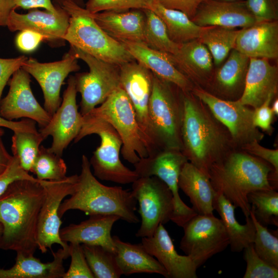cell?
I'll return each instance as SVG.
<instances>
[{"instance_id":"cell-1","label":"cell","mask_w":278,"mask_h":278,"mask_svg":"<svg viewBox=\"0 0 278 278\" xmlns=\"http://www.w3.org/2000/svg\"><path fill=\"white\" fill-rule=\"evenodd\" d=\"M45 188L38 179L18 180L0 197V223L3 228L0 249L25 256L38 249L37 228Z\"/></svg>"},{"instance_id":"cell-2","label":"cell","mask_w":278,"mask_h":278,"mask_svg":"<svg viewBox=\"0 0 278 278\" xmlns=\"http://www.w3.org/2000/svg\"><path fill=\"white\" fill-rule=\"evenodd\" d=\"M182 152L208 177L212 166L237 148L228 129L201 100L192 92L182 91Z\"/></svg>"},{"instance_id":"cell-3","label":"cell","mask_w":278,"mask_h":278,"mask_svg":"<svg viewBox=\"0 0 278 278\" xmlns=\"http://www.w3.org/2000/svg\"><path fill=\"white\" fill-rule=\"evenodd\" d=\"M208 177L216 192L222 194L246 218L250 216L248 196L259 190L275 189L273 167L241 149H235L211 167ZM276 190V189H275Z\"/></svg>"},{"instance_id":"cell-4","label":"cell","mask_w":278,"mask_h":278,"mask_svg":"<svg viewBox=\"0 0 278 278\" xmlns=\"http://www.w3.org/2000/svg\"><path fill=\"white\" fill-rule=\"evenodd\" d=\"M91 168L89 160L83 155L75 190L60 204V217L70 210H76L90 216L115 215L127 222L138 223L139 218L135 213L137 201L132 190L103 185L93 174Z\"/></svg>"},{"instance_id":"cell-5","label":"cell","mask_w":278,"mask_h":278,"mask_svg":"<svg viewBox=\"0 0 278 278\" xmlns=\"http://www.w3.org/2000/svg\"><path fill=\"white\" fill-rule=\"evenodd\" d=\"M183 112L182 91L176 85L153 73L152 89L148 106L153 149L151 155L165 150L182 151Z\"/></svg>"},{"instance_id":"cell-6","label":"cell","mask_w":278,"mask_h":278,"mask_svg":"<svg viewBox=\"0 0 278 278\" xmlns=\"http://www.w3.org/2000/svg\"><path fill=\"white\" fill-rule=\"evenodd\" d=\"M62 7L68 13L69 25L65 41L82 51L106 62L120 65L135 60L123 45L106 32L91 12L71 1Z\"/></svg>"},{"instance_id":"cell-7","label":"cell","mask_w":278,"mask_h":278,"mask_svg":"<svg viewBox=\"0 0 278 278\" xmlns=\"http://www.w3.org/2000/svg\"><path fill=\"white\" fill-rule=\"evenodd\" d=\"M92 134H96L100 138V145L89 161L96 178L120 184L132 183L139 178L134 170L121 162L119 153L122 141L112 126L102 119L83 115L82 127L74 143Z\"/></svg>"},{"instance_id":"cell-8","label":"cell","mask_w":278,"mask_h":278,"mask_svg":"<svg viewBox=\"0 0 278 278\" xmlns=\"http://www.w3.org/2000/svg\"><path fill=\"white\" fill-rule=\"evenodd\" d=\"M86 115L102 119L112 126L122 141L121 154L128 162L133 165L140 158L148 156L134 110L120 85L99 106Z\"/></svg>"},{"instance_id":"cell-9","label":"cell","mask_w":278,"mask_h":278,"mask_svg":"<svg viewBox=\"0 0 278 278\" xmlns=\"http://www.w3.org/2000/svg\"><path fill=\"white\" fill-rule=\"evenodd\" d=\"M78 59L88 66V72L74 77L77 92L81 95L80 112L82 116L103 103L120 85V66L95 58L70 45Z\"/></svg>"},{"instance_id":"cell-10","label":"cell","mask_w":278,"mask_h":278,"mask_svg":"<svg viewBox=\"0 0 278 278\" xmlns=\"http://www.w3.org/2000/svg\"><path fill=\"white\" fill-rule=\"evenodd\" d=\"M132 192L138 203V213L141 218L135 236H152L160 223L171 220L174 203L168 186L155 176L139 177L132 183Z\"/></svg>"},{"instance_id":"cell-11","label":"cell","mask_w":278,"mask_h":278,"mask_svg":"<svg viewBox=\"0 0 278 278\" xmlns=\"http://www.w3.org/2000/svg\"><path fill=\"white\" fill-rule=\"evenodd\" d=\"M180 249L198 268L229 246V239L220 219L213 214H197L182 227Z\"/></svg>"},{"instance_id":"cell-12","label":"cell","mask_w":278,"mask_h":278,"mask_svg":"<svg viewBox=\"0 0 278 278\" xmlns=\"http://www.w3.org/2000/svg\"><path fill=\"white\" fill-rule=\"evenodd\" d=\"M188 161L181 151L165 150L152 155L140 158L133 164L139 177L155 176L168 186L173 198L174 209L171 221L183 227L192 217L198 214L187 206L179 193V178L184 164Z\"/></svg>"},{"instance_id":"cell-13","label":"cell","mask_w":278,"mask_h":278,"mask_svg":"<svg viewBox=\"0 0 278 278\" xmlns=\"http://www.w3.org/2000/svg\"><path fill=\"white\" fill-rule=\"evenodd\" d=\"M192 92L228 129L236 148L240 149L253 141L259 142L264 137V134L253 123V109L239 100L219 98L199 86H195Z\"/></svg>"},{"instance_id":"cell-14","label":"cell","mask_w":278,"mask_h":278,"mask_svg":"<svg viewBox=\"0 0 278 278\" xmlns=\"http://www.w3.org/2000/svg\"><path fill=\"white\" fill-rule=\"evenodd\" d=\"M78 175H74L59 180H41L45 190L38 223L37 246L41 253L51 249L54 244H58L65 250L70 246L60 236L62 224L59 215L60 204L64 198L75 191Z\"/></svg>"},{"instance_id":"cell-15","label":"cell","mask_w":278,"mask_h":278,"mask_svg":"<svg viewBox=\"0 0 278 278\" xmlns=\"http://www.w3.org/2000/svg\"><path fill=\"white\" fill-rule=\"evenodd\" d=\"M77 93L75 77L70 76L60 107L47 125L39 130L44 140L49 136L52 137L51 145L48 149L61 157L82 127L83 116L78 110Z\"/></svg>"},{"instance_id":"cell-16","label":"cell","mask_w":278,"mask_h":278,"mask_svg":"<svg viewBox=\"0 0 278 278\" xmlns=\"http://www.w3.org/2000/svg\"><path fill=\"white\" fill-rule=\"evenodd\" d=\"M78 60L70 48L61 60L42 63L30 57L21 67L38 82L43 94L44 108L51 116L62 102L60 91L64 80L71 73L78 72L80 69Z\"/></svg>"},{"instance_id":"cell-17","label":"cell","mask_w":278,"mask_h":278,"mask_svg":"<svg viewBox=\"0 0 278 278\" xmlns=\"http://www.w3.org/2000/svg\"><path fill=\"white\" fill-rule=\"evenodd\" d=\"M120 66L121 87L128 95L145 141L148 156L153 149L148 121V106L152 92L153 73L136 60Z\"/></svg>"},{"instance_id":"cell-18","label":"cell","mask_w":278,"mask_h":278,"mask_svg":"<svg viewBox=\"0 0 278 278\" xmlns=\"http://www.w3.org/2000/svg\"><path fill=\"white\" fill-rule=\"evenodd\" d=\"M30 81V75L22 68L12 75L8 81V92L1 101L0 116L9 120L30 119L42 128L49 122L51 116L34 96Z\"/></svg>"},{"instance_id":"cell-19","label":"cell","mask_w":278,"mask_h":278,"mask_svg":"<svg viewBox=\"0 0 278 278\" xmlns=\"http://www.w3.org/2000/svg\"><path fill=\"white\" fill-rule=\"evenodd\" d=\"M70 16L66 11L59 7L57 13L37 9H30L25 14L13 10L9 17L7 27L10 31L30 30L45 38L51 47L65 45L64 37L69 25Z\"/></svg>"},{"instance_id":"cell-20","label":"cell","mask_w":278,"mask_h":278,"mask_svg":"<svg viewBox=\"0 0 278 278\" xmlns=\"http://www.w3.org/2000/svg\"><path fill=\"white\" fill-rule=\"evenodd\" d=\"M141 243L165 268L168 278L198 277L197 266L189 256L178 253L163 224H159L152 236L142 237Z\"/></svg>"},{"instance_id":"cell-21","label":"cell","mask_w":278,"mask_h":278,"mask_svg":"<svg viewBox=\"0 0 278 278\" xmlns=\"http://www.w3.org/2000/svg\"><path fill=\"white\" fill-rule=\"evenodd\" d=\"M191 20L201 27L232 28H246L257 22L245 0H204Z\"/></svg>"},{"instance_id":"cell-22","label":"cell","mask_w":278,"mask_h":278,"mask_svg":"<svg viewBox=\"0 0 278 278\" xmlns=\"http://www.w3.org/2000/svg\"><path fill=\"white\" fill-rule=\"evenodd\" d=\"M134 59L156 76L178 86L184 92H192L193 82L178 68L172 55L137 42L120 41Z\"/></svg>"},{"instance_id":"cell-23","label":"cell","mask_w":278,"mask_h":278,"mask_svg":"<svg viewBox=\"0 0 278 278\" xmlns=\"http://www.w3.org/2000/svg\"><path fill=\"white\" fill-rule=\"evenodd\" d=\"M250 58L233 49L214 73L205 91L222 99L238 100L243 93Z\"/></svg>"},{"instance_id":"cell-24","label":"cell","mask_w":278,"mask_h":278,"mask_svg":"<svg viewBox=\"0 0 278 278\" xmlns=\"http://www.w3.org/2000/svg\"><path fill=\"white\" fill-rule=\"evenodd\" d=\"M267 59L250 58L245 88L239 101L254 109L278 90L277 67Z\"/></svg>"},{"instance_id":"cell-25","label":"cell","mask_w":278,"mask_h":278,"mask_svg":"<svg viewBox=\"0 0 278 278\" xmlns=\"http://www.w3.org/2000/svg\"><path fill=\"white\" fill-rule=\"evenodd\" d=\"M78 224L72 223L60 229L62 241L100 246L115 253V247L111 232L119 217L115 215H93Z\"/></svg>"},{"instance_id":"cell-26","label":"cell","mask_w":278,"mask_h":278,"mask_svg":"<svg viewBox=\"0 0 278 278\" xmlns=\"http://www.w3.org/2000/svg\"><path fill=\"white\" fill-rule=\"evenodd\" d=\"M234 48L249 58H277V21L256 22L239 29Z\"/></svg>"},{"instance_id":"cell-27","label":"cell","mask_w":278,"mask_h":278,"mask_svg":"<svg viewBox=\"0 0 278 278\" xmlns=\"http://www.w3.org/2000/svg\"><path fill=\"white\" fill-rule=\"evenodd\" d=\"M97 24L116 40L145 44L146 15L143 10L91 13Z\"/></svg>"},{"instance_id":"cell-28","label":"cell","mask_w":278,"mask_h":278,"mask_svg":"<svg viewBox=\"0 0 278 278\" xmlns=\"http://www.w3.org/2000/svg\"><path fill=\"white\" fill-rule=\"evenodd\" d=\"M172 56L180 70L195 86L206 88L213 74V60L204 44L198 39L182 43Z\"/></svg>"},{"instance_id":"cell-29","label":"cell","mask_w":278,"mask_h":278,"mask_svg":"<svg viewBox=\"0 0 278 278\" xmlns=\"http://www.w3.org/2000/svg\"><path fill=\"white\" fill-rule=\"evenodd\" d=\"M178 185L189 197L192 208L198 214H213L216 192L209 177L188 161L182 168Z\"/></svg>"},{"instance_id":"cell-30","label":"cell","mask_w":278,"mask_h":278,"mask_svg":"<svg viewBox=\"0 0 278 278\" xmlns=\"http://www.w3.org/2000/svg\"><path fill=\"white\" fill-rule=\"evenodd\" d=\"M112 237L115 247V260L122 275L157 273L168 278L165 268L147 252L142 243L125 242L116 235Z\"/></svg>"},{"instance_id":"cell-31","label":"cell","mask_w":278,"mask_h":278,"mask_svg":"<svg viewBox=\"0 0 278 278\" xmlns=\"http://www.w3.org/2000/svg\"><path fill=\"white\" fill-rule=\"evenodd\" d=\"M53 254V261L45 263L33 255L16 254L15 263L11 268H0V278H63V261L70 257V250L61 248Z\"/></svg>"},{"instance_id":"cell-32","label":"cell","mask_w":278,"mask_h":278,"mask_svg":"<svg viewBox=\"0 0 278 278\" xmlns=\"http://www.w3.org/2000/svg\"><path fill=\"white\" fill-rule=\"evenodd\" d=\"M213 208L219 215L229 239L231 250L240 252L253 244L255 228L250 218H246V223L240 224L235 217V206L221 193L216 192Z\"/></svg>"},{"instance_id":"cell-33","label":"cell","mask_w":278,"mask_h":278,"mask_svg":"<svg viewBox=\"0 0 278 278\" xmlns=\"http://www.w3.org/2000/svg\"><path fill=\"white\" fill-rule=\"evenodd\" d=\"M151 10L163 21L170 39L178 44L199 39L206 27L197 25L183 12L155 2Z\"/></svg>"},{"instance_id":"cell-34","label":"cell","mask_w":278,"mask_h":278,"mask_svg":"<svg viewBox=\"0 0 278 278\" xmlns=\"http://www.w3.org/2000/svg\"><path fill=\"white\" fill-rule=\"evenodd\" d=\"M239 30L220 26H206L198 39L210 51L214 63L221 64L235 48Z\"/></svg>"},{"instance_id":"cell-35","label":"cell","mask_w":278,"mask_h":278,"mask_svg":"<svg viewBox=\"0 0 278 278\" xmlns=\"http://www.w3.org/2000/svg\"><path fill=\"white\" fill-rule=\"evenodd\" d=\"M143 10L146 15L145 45L153 49L176 55L180 44L170 39L164 22L155 13L149 9Z\"/></svg>"},{"instance_id":"cell-36","label":"cell","mask_w":278,"mask_h":278,"mask_svg":"<svg viewBox=\"0 0 278 278\" xmlns=\"http://www.w3.org/2000/svg\"><path fill=\"white\" fill-rule=\"evenodd\" d=\"M81 245L94 277L118 278L122 275L116 264L114 253L100 246Z\"/></svg>"},{"instance_id":"cell-37","label":"cell","mask_w":278,"mask_h":278,"mask_svg":"<svg viewBox=\"0 0 278 278\" xmlns=\"http://www.w3.org/2000/svg\"><path fill=\"white\" fill-rule=\"evenodd\" d=\"M44 139L39 131L14 132L12 137L11 150L22 167L30 172L38 154L40 144Z\"/></svg>"},{"instance_id":"cell-38","label":"cell","mask_w":278,"mask_h":278,"mask_svg":"<svg viewBox=\"0 0 278 278\" xmlns=\"http://www.w3.org/2000/svg\"><path fill=\"white\" fill-rule=\"evenodd\" d=\"M248 199L259 222L278 226V193L275 189L254 191L248 195Z\"/></svg>"},{"instance_id":"cell-39","label":"cell","mask_w":278,"mask_h":278,"mask_svg":"<svg viewBox=\"0 0 278 278\" xmlns=\"http://www.w3.org/2000/svg\"><path fill=\"white\" fill-rule=\"evenodd\" d=\"M67 167L59 156L48 148L40 146L39 151L30 172L39 180H59L66 177Z\"/></svg>"},{"instance_id":"cell-40","label":"cell","mask_w":278,"mask_h":278,"mask_svg":"<svg viewBox=\"0 0 278 278\" xmlns=\"http://www.w3.org/2000/svg\"><path fill=\"white\" fill-rule=\"evenodd\" d=\"M250 217L255 228L253 245L257 254L265 262L278 268V238L259 222L250 210Z\"/></svg>"},{"instance_id":"cell-41","label":"cell","mask_w":278,"mask_h":278,"mask_svg":"<svg viewBox=\"0 0 278 278\" xmlns=\"http://www.w3.org/2000/svg\"><path fill=\"white\" fill-rule=\"evenodd\" d=\"M153 3L154 0H88L85 8L93 13L107 10H151Z\"/></svg>"},{"instance_id":"cell-42","label":"cell","mask_w":278,"mask_h":278,"mask_svg":"<svg viewBox=\"0 0 278 278\" xmlns=\"http://www.w3.org/2000/svg\"><path fill=\"white\" fill-rule=\"evenodd\" d=\"M246 269L244 278H277L278 268L268 264L256 253L253 244L244 249Z\"/></svg>"},{"instance_id":"cell-43","label":"cell","mask_w":278,"mask_h":278,"mask_svg":"<svg viewBox=\"0 0 278 278\" xmlns=\"http://www.w3.org/2000/svg\"><path fill=\"white\" fill-rule=\"evenodd\" d=\"M69 246L71 264L63 278H94L85 259L81 245L70 243Z\"/></svg>"},{"instance_id":"cell-44","label":"cell","mask_w":278,"mask_h":278,"mask_svg":"<svg viewBox=\"0 0 278 278\" xmlns=\"http://www.w3.org/2000/svg\"><path fill=\"white\" fill-rule=\"evenodd\" d=\"M246 6L257 22L276 21L277 0H245Z\"/></svg>"},{"instance_id":"cell-45","label":"cell","mask_w":278,"mask_h":278,"mask_svg":"<svg viewBox=\"0 0 278 278\" xmlns=\"http://www.w3.org/2000/svg\"><path fill=\"white\" fill-rule=\"evenodd\" d=\"M21 179L36 180L38 179L25 171L21 166L18 158L12 155L10 165L5 171L0 176V197L12 182Z\"/></svg>"},{"instance_id":"cell-46","label":"cell","mask_w":278,"mask_h":278,"mask_svg":"<svg viewBox=\"0 0 278 278\" xmlns=\"http://www.w3.org/2000/svg\"><path fill=\"white\" fill-rule=\"evenodd\" d=\"M275 97L273 96H269L264 103L254 109L253 115L254 125L269 135L273 131L272 124L274 117L270 104Z\"/></svg>"},{"instance_id":"cell-47","label":"cell","mask_w":278,"mask_h":278,"mask_svg":"<svg viewBox=\"0 0 278 278\" xmlns=\"http://www.w3.org/2000/svg\"><path fill=\"white\" fill-rule=\"evenodd\" d=\"M248 153L258 157L270 164L274 170V176L278 179V149L265 148L259 144V142L253 141L246 144L240 148Z\"/></svg>"},{"instance_id":"cell-48","label":"cell","mask_w":278,"mask_h":278,"mask_svg":"<svg viewBox=\"0 0 278 278\" xmlns=\"http://www.w3.org/2000/svg\"><path fill=\"white\" fill-rule=\"evenodd\" d=\"M27 59L25 56L13 58H0V104L5 86L12 75L22 67Z\"/></svg>"},{"instance_id":"cell-49","label":"cell","mask_w":278,"mask_h":278,"mask_svg":"<svg viewBox=\"0 0 278 278\" xmlns=\"http://www.w3.org/2000/svg\"><path fill=\"white\" fill-rule=\"evenodd\" d=\"M42 41H45V38L43 36L30 30L20 31L15 39L16 46L24 53L34 51Z\"/></svg>"},{"instance_id":"cell-50","label":"cell","mask_w":278,"mask_h":278,"mask_svg":"<svg viewBox=\"0 0 278 278\" xmlns=\"http://www.w3.org/2000/svg\"><path fill=\"white\" fill-rule=\"evenodd\" d=\"M204 0H154L163 6L180 11L190 19L195 15L200 5Z\"/></svg>"},{"instance_id":"cell-51","label":"cell","mask_w":278,"mask_h":278,"mask_svg":"<svg viewBox=\"0 0 278 278\" xmlns=\"http://www.w3.org/2000/svg\"><path fill=\"white\" fill-rule=\"evenodd\" d=\"M36 122L31 119L25 118L19 121H14L5 119L0 116V128L4 127L11 130L13 132L17 131H38Z\"/></svg>"},{"instance_id":"cell-52","label":"cell","mask_w":278,"mask_h":278,"mask_svg":"<svg viewBox=\"0 0 278 278\" xmlns=\"http://www.w3.org/2000/svg\"><path fill=\"white\" fill-rule=\"evenodd\" d=\"M16 8L24 9L44 8L51 12H58L60 6H55L52 0H14Z\"/></svg>"},{"instance_id":"cell-53","label":"cell","mask_w":278,"mask_h":278,"mask_svg":"<svg viewBox=\"0 0 278 278\" xmlns=\"http://www.w3.org/2000/svg\"><path fill=\"white\" fill-rule=\"evenodd\" d=\"M16 8L14 0H0V27L7 26L11 12Z\"/></svg>"},{"instance_id":"cell-54","label":"cell","mask_w":278,"mask_h":278,"mask_svg":"<svg viewBox=\"0 0 278 278\" xmlns=\"http://www.w3.org/2000/svg\"><path fill=\"white\" fill-rule=\"evenodd\" d=\"M12 159L6 149L0 136V176L7 169Z\"/></svg>"},{"instance_id":"cell-55","label":"cell","mask_w":278,"mask_h":278,"mask_svg":"<svg viewBox=\"0 0 278 278\" xmlns=\"http://www.w3.org/2000/svg\"><path fill=\"white\" fill-rule=\"evenodd\" d=\"M67 1H71L80 6L84 7L83 0H52V2L55 6L62 7L63 3Z\"/></svg>"},{"instance_id":"cell-56","label":"cell","mask_w":278,"mask_h":278,"mask_svg":"<svg viewBox=\"0 0 278 278\" xmlns=\"http://www.w3.org/2000/svg\"><path fill=\"white\" fill-rule=\"evenodd\" d=\"M271 108L274 116H277L278 115V99L277 98H275L274 100L272 101V105Z\"/></svg>"},{"instance_id":"cell-57","label":"cell","mask_w":278,"mask_h":278,"mask_svg":"<svg viewBox=\"0 0 278 278\" xmlns=\"http://www.w3.org/2000/svg\"><path fill=\"white\" fill-rule=\"evenodd\" d=\"M3 228L2 224L0 223V240L3 234Z\"/></svg>"},{"instance_id":"cell-58","label":"cell","mask_w":278,"mask_h":278,"mask_svg":"<svg viewBox=\"0 0 278 278\" xmlns=\"http://www.w3.org/2000/svg\"><path fill=\"white\" fill-rule=\"evenodd\" d=\"M4 132L2 128H0V136H2L4 135Z\"/></svg>"},{"instance_id":"cell-59","label":"cell","mask_w":278,"mask_h":278,"mask_svg":"<svg viewBox=\"0 0 278 278\" xmlns=\"http://www.w3.org/2000/svg\"><path fill=\"white\" fill-rule=\"evenodd\" d=\"M219 1H233L235 0H219Z\"/></svg>"}]
</instances>
